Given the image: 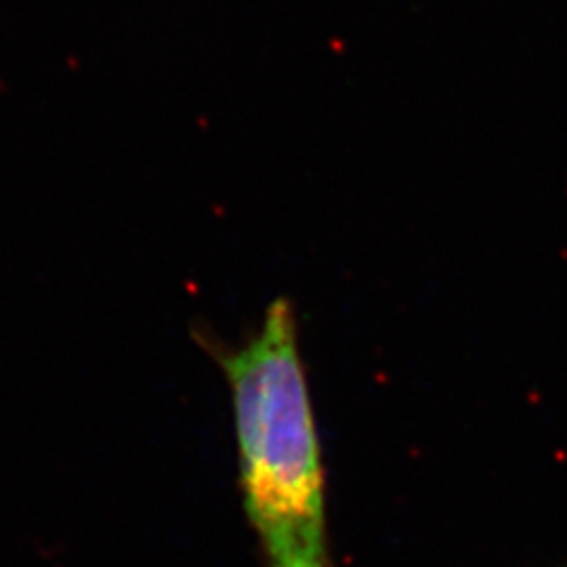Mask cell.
Returning a JSON list of instances; mask_svg holds the SVG:
<instances>
[{
	"label": "cell",
	"mask_w": 567,
	"mask_h": 567,
	"mask_svg": "<svg viewBox=\"0 0 567 567\" xmlns=\"http://www.w3.org/2000/svg\"><path fill=\"white\" fill-rule=\"evenodd\" d=\"M219 362L231 386L240 487L265 567H332L326 534L324 466L288 299Z\"/></svg>",
	"instance_id": "cell-1"
}]
</instances>
